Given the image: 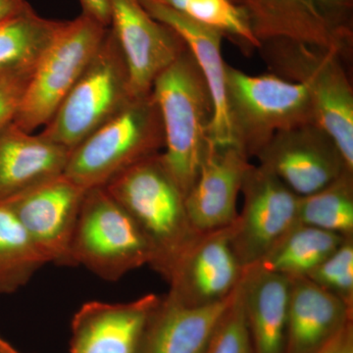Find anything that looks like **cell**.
<instances>
[{
    "label": "cell",
    "mask_w": 353,
    "mask_h": 353,
    "mask_svg": "<svg viewBox=\"0 0 353 353\" xmlns=\"http://www.w3.org/2000/svg\"><path fill=\"white\" fill-rule=\"evenodd\" d=\"M204 353H253L241 283L234 290Z\"/></svg>",
    "instance_id": "obj_28"
},
{
    "label": "cell",
    "mask_w": 353,
    "mask_h": 353,
    "mask_svg": "<svg viewBox=\"0 0 353 353\" xmlns=\"http://www.w3.org/2000/svg\"><path fill=\"white\" fill-rule=\"evenodd\" d=\"M256 158L299 197L353 172L332 137L316 123L278 132Z\"/></svg>",
    "instance_id": "obj_11"
},
{
    "label": "cell",
    "mask_w": 353,
    "mask_h": 353,
    "mask_svg": "<svg viewBox=\"0 0 353 353\" xmlns=\"http://www.w3.org/2000/svg\"><path fill=\"white\" fill-rule=\"evenodd\" d=\"M243 204L230 226V241L243 268L259 263L299 223V196L261 165L246 171Z\"/></svg>",
    "instance_id": "obj_10"
},
{
    "label": "cell",
    "mask_w": 353,
    "mask_h": 353,
    "mask_svg": "<svg viewBox=\"0 0 353 353\" xmlns=\"http://www.w3.org/2000/svg\"><path fill=\"white\" fill-rule=\"evenodd\" d=\"M134 99L129 72L110 28L41 136L72 152Z\"/></svg>",
    "instance_id": "obj_7"
},
{
    "label": "cell",
    "mask_w": 353,
    "mask_h": 353,
    "mask_svg": "<svg viewBox=\"0 0 353 353\" xmlns=\"http://www.w3.org/2000/svg\"><path fill=\"white\" fill-rule=\"evenodd\" d=\"M252 164L238 146L209 143L196 182L185 196L188 216L196 233L234 224L241 185Z\"/></svg>",
    "instance_id": "obj_15"
},
{
    "label": "cell",
    "mask_w": 353,
    "mask_h": 353,
    "mask_svg": "<svg viewBox=\"0 0 353 353\" xmlns=\"http://www.w3.org/2000/svg\"><path fill=\"white\" fill-rule=\"evenodd\" d=\"M306 278L353 308V238H348Z\"/></svg>",
    "instance_id": "obj_27"
},
{
    "label": "cell",
    "mask_w": 353,
    "mask_h": 353,
    "mask_svg": "<svg viewBox=\"0 0 353 353\" xmlns=\"http://www.w3.org/2000/svg\"><path fill=\"white\" fill-rule=\"evenodd\" d=\"M109 28L126 62L134 99L152 94L159 74L187 48L178 34L153 18L139 0H110Z\"/></svg>",
    "instance_id": "obj_12"
},
{
    "label": "cell",
    "mask_w": 353,
    "mask_h": 353,
    "mask_svg": "<svg viewBox=\"0 0 353 353\" xmlns=\"http://www.w3.org/2000/svg\"><path fill=\"white\" fill-rule=\"evenodd\" d=\"M0 353H21L0 336Z\"/></svg>",
    "instance_id": "obj_33"
},
{
    "label": "cell",
    "mask_w": 353,
    "mask_h": 353,
    "mask_svg": "<svg viewBox=\"0 0 353 353\" xmlns=\"http://www.w3.org/2000/svg\"><path fill=\"white\" fill-rule=\"evenodd\" d=\"M30 6L27 0H0V22Z\"/></svg>",
    "instance_id": "obj_32"
},
{
    "label": "cell",
    "mask_w": 353,
    "mask_h": 353,
    "mask_svg": "<svg viewBox=\"0 0 353 353\" xmlns=\"http://www.w3.org/2000/svg\"><path fill=\"white\" fill-rule=\"evenodd\" d=\"M176 12L220 32L246 50H259L245 13L232 0H157Z\"/></svg>",
    "instance_id": "obj_26"
},
{
    "label": "cell",
    "mask_w": 353,
    "mask_h": 353,
    "mask_svg": "<svg viewBox=\"0 0 353 353\" xmlns=\"http://www.w3.org/2000/svg\"><path fill=\"white\" fill-rule=\"evenodd\" d=\"M233 296V294H232ZM189 306L166 294L152 311L138 353H204L231 301Z\"/></svg>",
    "instance_id": "obj_19"
},
{
    "label": "cell",
    "mask_w": 353,
    "mask_h": 353,
    "mask_svg": "<svg viewBox=\"0 0 353 353\" xmlns=\"http://www.w3.org/2000/svg\"><path fill=\"white\" fill-rule=\"evenodd\" d=\"M352 312L308 278H290L284 353H315L352 321Z\"/></svg>",
    "instance_id": "obj_20"
},
{
    "label": "cell",
    "mask_w": 353,
    "mask_h": 353,
    "mask_svg": "<svg viewBox=\"0 0 353 353\" xmlns=\"http://www.w3.org/2000/svg\"><path fill=\"white\" fill-rule=\"evenodd\" d=\"M245 270L232 248L230 227L199 234L174 266L167 294L189 306L221 303L234 294Z\"/></svg>",
    "instance_id": "obj_14"
},
{
    "label": "cell",
    "mask_w": 353,
    "mask_h": 353,
    "mask_svg": "<svg viewBox=\"0 0 353 353\" xmlns=\"http://www.w3.org/2000/svg\"><path fill=\"white\" fill-rule=\"evenodd\" d=\"M299 223L353 238V172H345L322 190L299 197Z\"/></svg>",
    "instance_id": "obj_25"
},
{
    "label": "cell",
    "mask_w": 353,
    "mask_h": 353,
    "mask_svg": "<svg viewBox=\"0 0 353 353\" xmlns=\"http://www.w3.org/2000/svg\"><path fill=\"white\" fill-rule=\"evenodd\" d=\"M83 15L109 28L110 26V0H80Z\"/></svg>",
    "instance_id": "obj_31"
},
{
    "label": "cell",
    "mask_w": 353,
    "mask_h": 353,
    "mask_svg": "<svg viewBox=\"0 0 353 353\" xmlns=\"http://www.w3.org/2000/svg\"><path fill=\"white\" fill-rule=\"evenodd\" d=\"M73 267L109 282L152 263L153 252L138 224L104 187L88 190L71 243Z\"/></svg>",
    "instance_id": "obj_6"
},
{
    "label": "cell",
    "mask_w": 353,
    "mask_h": 353,
    "mask_svg": "<svg viewBox=\"0 0 353 353\" xmlns=\"http://www.w3.org/2000/svg\"><path fill=\"white\" fill-rule=\"evenodd\" d=\"M85 192L62 175L2 202L50 263L73 267L72 239Z\"/></svg>",
    "instance_id": "obj_13"
},
{
    "label": "cell",
    "mask_w": 353,
    "mask_h": 353,
    "mask_svg": "<svg viewBox=\"0 0 353 353\" xmlns=\"http://www.w3.org/2000/svg\"><path fill=\"white\" fill-rule=\"evenodd\" d=\"M108 30L83 14L65 22L34 70L14 125L32 132L50 122L94 57Z\"/></svg>",
    "instance_id": "obj_8"
},
{
    "label": "cell",
    "mask_w": 353,
    "mask_h": 353,
    "mask_svg": "<svg viewBox=\"0 0 353 353\" xmlns=\"http://www.w3.org/2000/svg\"><path fill=\"white\" fill-rule=\"evenodd\" d=\"M71 152L13 123L0 131V201L64 174Z\"/></svg>",
    "instance_id": "obj_18"
},
{
    "label": "cell",
    "mask_w": 353,
    "mask_h": 353,
    "mask_svg": "<svg viewBox=\"0 0 353 353\" xmlns=\"http://www.w3.org/2000/svg\"><path fill=\"white\" fill-rule=\"evenodd\" d=\"M241 285L253 353H284L290 278L248 267Z\"/></svg>",
    "instance_id": "obj_21"
},
{
    "label": "cell",
    "mask_w": 353,
    "mask_h": 353,
    "mask_svg": "<svg viewBox=\"0 0 353 353\" xmlns=\"http://www.w3.org/2000/svg\"><path fill=\"white\" fill-rule=\"evenodd\" d=\"M139 1L153 18L168 26L178 34L203 74L213 102L209 141L216 145H234L228 116L227 63L222 54V43L225 37L220 32L199 24L157 0Z\"/></svg>",
    "instance_id": "obj_17"
},
{
    "label": "cell",
    "mask_w": 353,
    "mask_h": 353,
    "mask_svg": "<svg viewBox=\"0 0 353 353\" xmlns=\"http://www.w3.org/2000/svg\"><path fill=\"white\" fill-rule=\"evenodd\" d=\"M48 263L12 210L0 201V294L18 292Z\"/></svg>",
    "instance_id": "obj_24"
},
{
    "label": "cell",
    "mask_w": 353,
    "mask_h": 353,
    "mask_svg": "<svg viewBox=\"0 0 353 353\" xmlns=\"http://www.w3.org/2000/svg\"><path fill=\"white\" fill-rule=\"evenodd\" d=\"M253 34L262 41L289 39L350 55L353 0H238Z\"/></svg>",
    "instance_id": "obj_9"
},
{
    "label": "cell",
    "mask_w": 353,
    "mask_h": 353,
    "mask_svg": "<svg viewBox=\"0 0 353 353\" xmlns=\"http://www.w3.org/2000/svg\"><path fill=\"white\" fill-rule=\"evenodd\" d=\"M348 238L297 224L270 252L252 267L285 277H306Z\"/></svg>",
    "instance_id": "obj_23"
},
{
    "label": "cell",
    "mask_w": 353,
    "mask_h": 353,
    "mask_svg": "<svg viewBox=\"0 0 353 353\" xmlns=\"http://www.w3.org/2000/svg\"><path fill=\"white\" fill-rule=\"evenodd\" d=\"M232 1H233L234 4H236V6H238V0H232Z\"/></svg>",
    "instance_id": "obj_34"
},
{
    "label": "cell",
    "mask_w": 353,
    "mask_h": 353,
    "mask_svg": "<svg viewBox=\"0 0 353 353\" xmlns=\"http://www.w3.org/2000/svg\"><path fill=\"white\" fill-rule=\"evenodd\" d=\"M315 353H353L352 321L345 325Z\"/></svg>",
    "instance_id": "obj_30"
},
{
    "label": "cell",
    "mask_w": 353,
    "mask_h": 353,
    "mask_svg": "<svg viewBox=\"0 0 353 353\" xmlns=\"http://www.w3.org/2000/svg\"><path fill=\"white\" fill-rule=\"evenodd\" d=\"M163 148L161 116L150 94L132 99L72 150L63 175L85 190L105 187Z\"/></svg>",
    "instance_id": "obj_5"
},
{
    "label": "cell",
    "mask_w": 353,
    "mask_h": 353,
    "mask_svg": "<svg viewBox=\"0 0 353 353\" xmlns=\"http://www.w3.org/2000/svg\"><path fill=\"white\" fill-rule=\"evenodd\" d=\"M152 94L163 126L161 159L185 197L210 143L213 116L208 83L188 48L159 74Z\"/></svg>",
    "instance_id": "obj_1"
},
{
    "label": "cell",
    "mask_w": 353,
    "mask_h": 353,
    "mask_svg": "<svg viewBox=\"0 0 353 353\" xmlns=\"http://www.w3.org/2000/svg\"><path fill=\"white\" fill-rule=\"evenodd\" d=\"M160 297L150 294L130 303L83 304L72 320L70 353H138Z\"/></svg>",
    "instance_id": "obj_16"
},
{
    "label": "cell",
    "mask_w": 353,
    "mask_h": 353,
    "mask_svg": "<svg viewBox=\"0 0 353 353\" xmlns=\"http://www.w3.org/2000/svg\"><path fill=\"white\" fill-rule=\"evenodd\" d=\"M32 73L34 71L0 75V131L15 119Z\"/></svg>",
    "instance_id": "obj_29"
},
{
    "label": "cell",
    "mask_w": 353,
    "mask_h": 353,
    "mask_svg": "<svg viewBox=\"0 0 353 353\" xmlns=\"http://www.w3.org/2000/svg\"><path fill=\"white\" fill-rule=\"evenodd\" d=\"M259 50L272 73L306 88L316 123L332 137L353 170V90L343 57L289 39L262 41Z\"/></svg>",
    "instance_id": "obj_3"
},
{
    "label": "cell",
    "mask_w": 353,
    "mask_h": 353,
    "mask_svg": "<svg viewBox=\"0 0 353 353\" xmlns=\"http://www.w3.org/2000/svg\"><path fill=\"white\" fill-rule=\"evenodd\" d=\"M226 97L234 145L248 158L278 132L316 123L306 88L273 73L252 76L227 64Z\"/></svg>",
    "instance_id": "obj_4"
},
{
    "label": "cell",
    "mask_w": 353,
    "mask_h": 353,
    "mask_svg": "<svg viewBox=\"0 0 353 353\" xmlns=\"http://www.w3.org/2000/svg\"><path fill=\"white\" fill-rule=\"evenodd\" d=\"M65 22L41 17L31 6L0 22V75L34 71Z\"/></svg>",
    "instance_id": "obj_22"
},
{
    "label": "cell",
    "mask_w": 353,
    "mask_h": 353,
    "mask_svg": "<svg viewBox=\"0 0 353 353\" xmlns=\"http://www.w3.org/2000/svg\"><path fill=\"white\" fill-rule=\"evenodd\" d=\"M138 224L152 248L150 267L168 280L197 234L185 197L161 159V152L134 164L105 185Z\"/></svg>",
    "instance_id": "obj_2"
}]
</instances>
